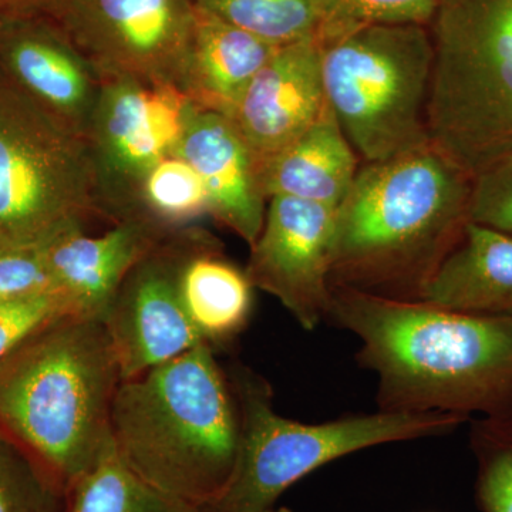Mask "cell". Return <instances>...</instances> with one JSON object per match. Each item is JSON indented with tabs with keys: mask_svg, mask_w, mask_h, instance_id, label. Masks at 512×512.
I'll use <instances>...</instances> for the list:
<instances>
[{
	"mask_svg": "<svg viewBox=\"0 0 512 512\" xmlns=\"http://www.w3.org/2000/svg\"><path fill=\"white\" fill-rule=\"evenodd\" d=\"M473 178L433 141L360 165L336 208L332 286L419 301L470 222Z\"/></svg>",
	"mask_w": 512,
	"mask_h": 512,
	"instance_id": "7a4b0ae2",
	"label": "cell"
},
{
	"mask_svg": "<svg viewBox=\"0 0 512 512\" xmlns=\"http://www.w3.org/2000/svg\"><path fill=\"white\" fill-rule=\"evenodd\" d=\"M168 234L124 220L96 237L86 229L60 235L43 245L56 295L76 318L103 320L128 271Z\"/></svg>",
	"mask_w": 512,
	"mask_h": 512,
	"instance_id": "2e32d148",
	"label": "cell"
},
{
	"mask_svg": "<svg viewBox=\"0 0 512 512\" xmlns=\"http://www.w3.org/2000/svg\"><path fill=\"white\" fill-rule=\"evenodd\" d=\"M275 46L318 39L323 0H195Z\"/></svg>",
	"mask_w": 512,
	"mask_h": 512,
	"instance_id": "603a6c76",
	"label": "cell"
},
{
	"mask_svg": "<svg viewBox=\"0 0 512 512\" xmlns=\"http://www.w3.org/2000/svg\"><path fill=\"white\" fill-rule=\"evenodd\" d=\"M254 291L245 269L229 261L221 242L201 228L180 271L181 302L201 342L215 350L237 339L251 318Z\"/></svg>",
	"mask_w": 512,
	"mask_h": 512,
	"instance_id": "d6986e66",
	"label": "cell"
},
{
	"mask_svg": "<svg viewBox=\"0 0 512 512\" xmlns=\"http://www.w3.org/2000/svg\"><path fill=\"white\" fill-rule=\"evenodd\" d=\"M316 37L279 46L229 119L262 168L328 109Z\"/></svg>",
	"mask_w": 512,
	"mask_h": 512,
	"instance_id": "5bb4252c",
	"label": "cell"
},
{
	"mask_svg": "<svg viewBox=\"0 0 512 512\" xmlns=\"http://www.w3.org/2000/svg\"><path fill=\"white\" fill-rule=\"evenodd\" d=\"M359 160L328 107L301 137L262 168L266 197L285 195L338 208L352 188Z\"/></svg>",
	"mask_w": 512,
	"mask_h": 512,
	"instance_id": "ffe728a7",
	"label": "cell"
},
{
	"mask_svg": "<svg viewBox=\"0 0 512 512\" xmlns=\"http://www.w3.org/2000/svg\"><path fill=\"white\" fill-rule=\"evenodd\" d=\"M205 217H210V201L200 175L175 153L144 175L121 221L140 220L174 232L194 227Z\"/></svg>",
	"mask_w": 512,
	"mask_h": 512,
	"instance_id": "44dd1931",
	"label": "cell"
},
{
	"mask_svg": "<svg viewBox=\"0 0 512 512\" xmlns=\"http://www.w3.org/2000/svg\"><path fill=\"white\" fill-rule=\"evenodd\" d=\"M121 380L103 322L66 316L0 365V423L67 491L113 448Z\"/></svg>",
	"mask_w": 512,
	"mask_h": 512,
	"instance_id": "277c9868",
	"label": "cell"
},
{
	"mask_svg": "<svg viewBox=\"0 0 512 512\" xmlns=\"http://www.w3.org/2000/svg\"><path fill=\"white\" fill-rule=\"evenodd\" d=\"M439 0H323L318 40L328 42L375 25H420L430 28Z\"/></svg>",
	"mask_w": 512,
	"mask_h": 512,
	"instance_id": "d4e9b609",
	"label": "cell"
},
{
	"mask_svg": "<svg viewBox=\"0 0 512 512\" xmlns=\"http://www.w3.org/2000/svg\"><path fill=\"white\" fill-rule=\"evenodd\" d=\"M430 138L476 177L512 160V0H439Z\"/></svg>",
	"mask_w": 512,
	"mask_h": 512,
	"instance_id": "5b68a950",
	"label": "cell"
},
{
	"mask_svg": "<svg viewBox=\"0 0 512 512\" xmlns=\"http://www.w3.org/2000/svg\"><path fill=\"white\" fill-rule=\"evenodd\" d=\"M194 107L171 84L103 82L84 141L104 220H123L144 175L177 153Z\"/></svg>",
	"mask_w": 512,
	"mask_h": 512,
	"instance_id": "9c48e42d",
	"label": "cell"
},
{
	"mask_svg": "<svg viewBox=\"0 0 512 512\" xmlns=\"http://www.w3.org/2000/svg\"><path fill=\"white\" fill-rule=\"evenodd\" d=\"M336 208L276 195L251 245L245 274L281 302L303 329L328 318Z\"/></svg>",
	"mask_w": 512,
	"mask_h": 512,
	"instance_id": "7c38bea8",
	"label": "cell"
},
{
	"mask_svg": "<svg viewBox=\"0 0 512 512\" xmlns=\"http://www.w3.org/2000/svg\"><path fill=\"white\" fill-rule=\"evenodd\" d=\"M110 427L114 450L131 471L198 512L234 476L241 417L228 373L207 343L121 380Z\"/></svg>",
	"mask_w": 512,
	"mask_h": 512,
	"instance_id": "3957f363",
	"label": "cell"
},
{
	"mask_svg": "<svg viewBox=\"0 0 512 512\" xmlns=\"http://www.w3.org/2000/svg\"><path fill=\"white\" fill-rule=\"evenodd\" d=\"M64 512H198L161 493L120 460L113 448L66 491Z\"/></svg>",
	"mask_w": 512,
	"mask_h": 512,
	"instance_id": "7402d4cb",
	"label": "cell"
},
{
	"mask_svg": "<svg viewBox=\"0 0 512 512\" xmlns=\"http://www.w3.org/2000/svg\"><path fill=\"white\" fill-rule=\"evenodd\" d=\"M66 316L73 315L56 293L0 302V365L39 330Z\"/></svg>",
	"mask_w": 512,
	"mask_h": 512,
	"instance_id": "4316f807",
	"label": "cell"
},
{
	"mask_svg": "<svg viewBox=\"0 0 512 512\" xmlns=\"http://www.w3.org/2000/svg\"><path fill=\"white\" fill-rule=\"evenodd\" d=\"M419 301L448 311L512 316V237L470 221Z\"/></svg>",
	"mask_w": 512,
	"mask_h": 512,
	"instance_id": "ac0fdd59",
	"label": "cell"
},
{
	"mask_svg": "<svg viewBox=\"0 0 512 512\" xmlns=\"http://www.w3.org/2000/svg\"><path fill=\"white\" fill-rule=\"evenodd\" d=\"M278 47L195 3L180 90L200 109L231 117Z\"/></svg>",
	"mask_w": 512,
	"mask_h": 512,
	"instance_id": "e0dca14e",
	"label": "cell"
},
{
	"mask_svg": "<svg viewBox=\"0 0 512 512\" xmlns=\"http://www.w3.org/2000/svg\"><path fill=\"white\" fill-rule=\"evenodd\" d=\"M66 488L26 454L0 448V512H64Z\"/></svg>",
	"mask_w": 512,
	"mask_h": 512,
	"instance_id": "484cf974",
	"label": "cell"
},
{
	"mask_svg": "<svg viewBox=\"0 0 512 512\" xmlns=\"http://www.w3.org/2000/svg\"><path fill=\"white\" fill-rule=\"evenodd\" d=\"M259 512H292V511L288 510V508H285V507H281V508L271 507V508H266V510L259 511Z\"/></svg>",
	"mask_w": 512,
	"mask_h": 512,
	"instance_id": "4dcf8cb0",
	"label": "cell"
},
{
	"mask_svg": "<svg viewBox=\"0 0 512 512\" xmlns=\"http://www.w3.org/2000/svg\"><path fill=\"white\" fill-rule=\"evenodd\" d=\"M241 417V447L224 494L201 512H259L312 471L363 448L443 436L467 417L441 412H380L306 424L279 416L264 377L247 366L229 367Z\"/></svg>",
	"mask_w": 512,
	"mask_h": 512,
	"instance_id": "8992f818",
	"label": "cell"
},
{
	"mask_svg": "<svg viewBox=\"0 0 512 512\" xmlns=\"http://www.w3.org/2000/svg\"><path fill=\"white\" fill-rule=\"evenodd\" d=\"M433 64L427 26H365L320 43L326 100L360 160L377 163L431 143Z\"/></svg>",
	"mask_w": 512,
	"mask_h": 512,
	"instance_id": "52a82bcc",
	"label": "cell"
},
{
	"mask_svg": "<svg viewBox=\"0 0 512 512\" xmlns=\"http://www.w3.org/2000/svg\"><path fill=\"white\" fill-rule=\"evenodd\" d=\"M328 318L360 340V362L379 376L382 410L512 417V316L332 286Z\"/></svg>",
	"mask_w": 512,
	"mask_h": 512,
	"instance_id": "6da1fadb",
	"label": "cell"
},
{
	"mask_svg": "<svg viewBox=\"0 0 512 512\" xmlns=\"http://www.w3.org/2000/svg\"><path fill=\"white\" fill-rule=\"evenodd\" d=\"M470 221L512 234V160L491 165L473 178Z\"/></svg>",
	"mask_w": 512,
	"mask_h": 512,
	"instance_id": "83f0119b",
	"label": "cell"
},
{
	"mask_svg": "<svg viewBox=\"0 0 512 512\" xmlns=\"http://www.w3.org/2000/svg\"><path fill=\"white\" fill-rule=\"evenodd\" d=\"M94 220L104 217L86 141L0 70V248L43 247Z\"/></svg>",
	"mask_w": 512,
	"mask_h": 512,
	"instance_id": "ba28073f",
	"label": "cell"
},
{
	"mask_svg": "<svg viewBox=\"0 0 512 512\" xmlns=\"http://www.w3.org/2000/svg\"><path fill=\"white\" fill-rule=\"evenodd\" d=\"M200 225L165 235L121 282L104 328L119 360L121 379H133L201 345L185 315L180 271Z\"/></svg>",
	"mask_w": 512,
	"mask_h": 512,
	"instance_id": "8fae6325",
	"label": "cell"
},
{
	"mask_svg": "<svg viewBox=\"0 0 512 512\" xmlns=\"http://www.w3.org/2000/svg\"><path fill=\"white\" fill-rule=\"evenodd\" d=\"M52 0H0V23L47 16Z\"/></svg>",
	"mask_w": 512,
	"mask_h": 512,
	"instance_id": "f546056e",
	"label": "cell"
},
{
	"mask_svg": "<svg viewBox=\"0 0 512 512\" xmlns=\"http://www.w3.org/2000/svg\"><path fill=\"white\" fill-rule=\"evenodd\" d=\"M195 0H52L55 20L101 80L180 89Z\"/></svg>",
	"mask_w": 512,
	"mask_h": 512,
	"instance_id": "30bf717a",
	"label": "cell"
},
{
	"mask_svg": "<svg viewBox=\"0 0 512 512\" xmlns=\"http://www.w3.org/2000/svg\"><path fill=\"white\" fill-rule=\"evenodd\" d=\"M0 70L60 123L86 136L103 80L55 20L0 23Z\"/></svg>",
	"mask_w": 512,
	"mask_h": 512,
	"instance_id": "4fadbf2b",
	"label": "cell"
},
{
	"mask_svg": "<svg viewBox=\"0 0 512 512\" xmlns=\"http://www.w3.org/2000/svg\"><path fill=\"white\" fill-rule=\"evenodd\" d=\"M471 444L478 463L477 500L484 512H512V417L477 420Z\"/></svg>",
	"mask_w": 512,
	"mask_h": 512,
	"instance_id": "cb8c5ba5",
	"label": "cell"
},
{
	"mask_svg": "<svg viewBox=\"0 0 512 512\" xmlns=\"http://www.w3.org/2000/svg\"><path fill=\"white\" fill-rule=\"evenodd\" d=\"M177 153L200 175L210 217L251 247L264 227L269 200L261 165L232 120L195 106Z\"/></svg>",
	"mask_w": 512,
	"mask_h": 512,
	"instance_id": "9a60e30c",
	"label": "cell"
},
{
	"mask_svg": "<svg viewBox=\"0 0 512 512\" xmlns=\"http://www.w3.org/2000/svg\"><path fill=\"white\" fill-rule=\"evenodd\" d=\"M55 293L45 248H0V302Z\"/></svg>",
	"mask_w": 512,
	"mask_h": 512,
	"instance_id": "f1b7e54d",
	"label": "cell"
}]
</instances>
